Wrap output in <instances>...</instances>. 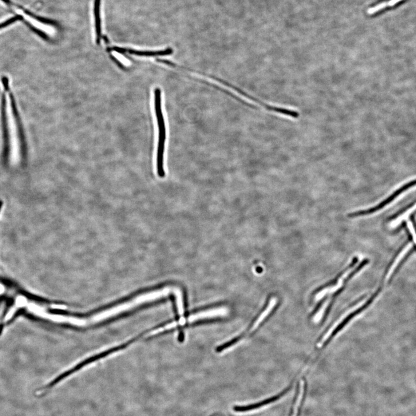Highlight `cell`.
<instances>
[{
	"instance_id": "obj_6",
	"label": "cell",
	"mask_w": 416,
	"mask_h": 416,
	"mask_svg": "<svg viewBox=\"0 0 416 416\" xmlns=\"http://www.w3.org/2000/svg\"><path fill=\"white\" fill-rule=\"evenodd\" d=\"M116 52L118 53H129L132 54L140 55V56L145 57H156V56H164V55H168L173 54V49L172 47H167L164 49L160 50H136L129 49L120 48V47H113L112 49Z\"/></svg>"
},
{
	"instance_id": "obj_9",
	"label": "cell",
	"mask_w": 416,
	"mask_h": 416,
	"mask_svg": "<svg viewBox=\"0 0 416 416\" xmlns=\"http://www.w3.org/2000/svg\"><path fill=\"white\" fill-rule=\"evenodd\" d=\"M276 304L277 299L276 297H272L271 300H269V303L267 307L265 308V310L261 313L260 315L258 317V318H257L255 321L254 324H253L250 332H252L258 328L261 323H262L263 321L267 318L269 314H271L273 309L275 307Z\"/></svg>"
},
{
	"instance_id": "obj_3",
	"label": "cell",
	"mask_w": 416,
	"mask_h": 416,
	"mask_svg": "<svg viewBox=\"0 0 416 416\" xmlns=\"http://www.w3.org/2000/svg\"><path fill=\"white\" fill-rule=\"evenodd\" d=\"M415 186H416V180L410 182L409 183L403 186L402 187L397 190V191L395 192L389 197H388L387 199L382 201V203H380L378 205L375 206V207L366 210H362V211L352 212L350 214V216L352 218H354L359 216L369 215H371L372 213H375L376 212L379 211L380 210H381L383 208L385 207L387 205L390 204L392 201H393L396 198L398 197L399 195H401L402 193L406 192L408 189H409L412 187H414Z\"/></svg>"
},
{
	"instance_id": "obj_1",
	"label": "cell",
	"mask_w": 416,
	"mask_h": 416,
	"mask_svg": "<svg viewBox=\"0 0 416 416\" xmlns=\"http://www.w3.org/2000/svg\"><path fill=\"white\" fill-rule=\"evenodd\" d=\"M154 109L158 128V141L157 152V172L161 178L165 176L164 168V154L166 141L165 120L161 107V92L159 88L154 90Z\"/></svg>"
},
{
	"instance_id": "obj_14",
	"label": "cell",
	"mask_w": 416,
	"mask_h": 416,
	"mask_svg": "<svg viewBox=\"0 0 416 416\" xmlns=\"http://www.w3.org/2000/svg\"><path fill=\"white\" fill-rule=\"evenodd\" d=\"M21 18L22 17H21V16L18 15L17 16V17H15L11 18L10 19L7 20V21L5 22L0 23V29H2V28L3 27L9 26L10 25H11V24L18 21V20Z\"/></svg>"
},
{
	"instance_id": "obj_7",
	"label": "cell",
	"mask_w": 416,
	"mask_h": 416,
	"mask_svg": "<svg viewBox=\"0 0 416 416\" xmlns=\"http://www.w3.org/2000/svg\"><path fill=\"white\" fill-rule=\"evenodd\" d=\"M291 387L289 386L288 387L286 388L282 392L279 394H277L275 396H273L271 398H267L266 399L263 400V401L257 402L256 403L251 404V405H244V406H234L233 407V410L236 412H247L257 409H259L263 406L268 405V404H270L272 402H274L277 400L279 399L281 397H282L285 394H287L289 390L291 389Z\"/></svg>"
},
{
	"instance_id": "obj_10",
	"label": "cell",
	"mask_w": 416,
	"mask_h": 416,
	"mask_svg": "<svg viewBox=\"0 0 416 416\" xmlns=\"http://www.w3.org/2000/svg\"><path fill=\"white\" fill-rule=\"evenodd\" d=\"M100 0H95L94 3V17L96 24L97 35V42L100 43L101 38V17H100Z\"/></svg>"
},
{
	"instance_id": "obj_16",
	"label": "cell",
	"mask_w": 416,
	"mask_h": 416,
	"mask_svg": "<svg viewBox=\"0 0 416 416\" xmlns=\"http://www.w3.org/2000/svg\"><path fill=\"white\" fill-rule=\"evenodd\" d=\"M211 416H214V415H211Z\"/></svg>"
},
{
	"instance_id": "obj_5",
	"label": "cell",
	"mask_w": 416,
	"mask_h": 416,
	"mask_svg": "<svg viewBox=\"0 0 416 416\" xmlns=\"http://www.w3.org/2000/svg\"><path fill=\"white\" fill-rule=\"evenodd\" d=\"M228 314V311L226 308H216L196 313L195 314L189 316L186 320H187V323H191L205 319L225 316L227 315Z\"/></svg>"
},
{
	"instance_id": "obj_2",
	"label": "cell",
	"mask_w": 416,
	"mask_h": 416,
	"mask_svg": "<svg viewBox=\"0 0 416 416\" xmlns=\"http://www.w3.org/2000/svg\"><path fill=\"white\" fill-rule=\"evenodd\" d=\"M191 72L193 73H194L200 74V75H203L205 77H209L210 78L213 79V80H215L217 82H219V83H221V84H223L225 86H227L228 87V88H231L234 91H236V92L241 94L242 96H243L246 98L249 99V100H251V101L256 102V104H259L261 106H263V108H264L265 109H267L268 111H270V112L275 113L277 114H281V115H283L284 116L294 118V120H296V118H299L300 116V113L298 112V111L296 110L288 108H284V107L272 105L267 104V103H265L264 101L260 100V99L257 98V97H255L254 96H253L251 94H250L247 92H245V91L243 89L237 88V87L231 84V83H229L227 81H225L223 80V79L214 76V75L205 74L201 72V71H198L194 70H192Z\"/></svg>"
},
{
	"instance_id": "obj_11",
	"label": "cell",
	"mask_w": 416,
	"mask_h": 416,
	"mask_svg": "<svg viewBox=\"0 0 416 416\" xmlns=\"http://www.w3.org/2000/svg\"><path fill=\"white\" fill-rule=\"evenodd\" d=\"M416 209V201L414 203H412L411 204L408 206L407 208L404 209L402 210L401 212H400L399 213L396 214L395 215V218L393 220V224L397 225L400 222L402 221L403 220L405 219L408 216L410 215V214L413 211H415Z\"/></svg>"
},
{
	"instance_id": "obj_13",
	"label": "cell",
	"mask_w": 416,
	"mask_h": 416,
	"mask_svg": "<svg viewBox=\"0 0 416 416\" xmlns=\"http://www.w3.org/2000/svg\"><path fill=\"white\" fill-rule=\"evenodd\" d=\"M406 227L407 228L411 239L413 240L416 246V223L413 216H411L410 221L408 222Z\"/></svg>"
},
{
	"instance_id": "obj_12",
	"label": "cell",
	"mask_w": 416,
	"mask_h": 416,
	"mask_svg": "<svg viewBox=\"0 0 416 416\" xmlns=\"http://www.w3.org/2000/svg\"><path fill=\"white\" fill-rule=\"evenodd\" d=\"M173 292L175 295L176 303L178 314L182 316L184 314V304L183 292L180 288H173Z\"/></svg>"
},
{
	"instance_id": "obj_15",
	"label": "cell",
	"mask_w": 416,
	"mask_h": 416,
	"mask_svg": "<svg viewBox=\"0 0 416 416\" xmlns=\"http://www.w3.org/2000/svg\"><path fill=\"white\" fill-rule=\"evenodd\" d=\"M114 56L117 57L118 59V60H120V61L122 63H124V64H128V63H129L128 61H126L125 58L122 57V56H121V55H118L117 54H116L115 55H114Z\"/></svg>"
},
{
	"instance_id": "obj_4",
	"label": "cell",
	"mask_w": 416,
	"mask_h": 416,
	"mask_svg": "<svg viewBox=\"0 0 416 416\" xmlns=\"http://www.w3.org/2000/svg\"><path fill=\"white\" fill-rule=\"evenodd\" d=\"M13 9L15 10L16 12L19 16H21L22 18L25 19L26 22L29 23V25L33 27L34 29H36L43 36H45V33H50L52 31V29L48 25H46L45 23L39 21V20L34 17L33 16L18 9L17 7L13 6Z\"/></svg>"
},
{
	"instance_id": "obj_8",
	"label": "cell",
	"mask_w": 416,
	"mask_h": 416,
	"mask_svg": "<svg viewBox=\"0 0 416 416\" xmlns=\"http://www.w3.org/2000/svg\"><path fill=\"white\" fill-rule=\"evenodd\" d=\"M407 0H383L373 7L368 9L367 13L368 15H374L384 11H388L396 9L403 5Z\"/></svg>"
}]
</instances>
